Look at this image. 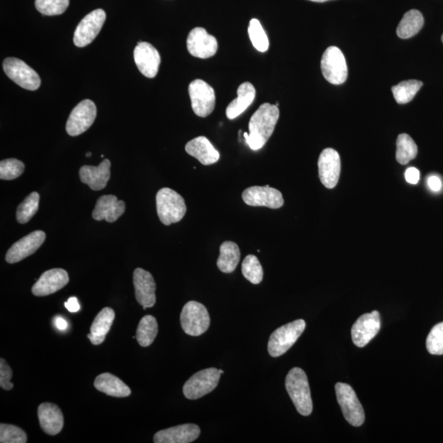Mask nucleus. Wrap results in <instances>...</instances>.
Instances as JSON below:
<instances>
[{
  "label": "nucleus",
  "instance_id": "10",
  "mask_svg": "<svg viewBox=\"0 0 443 443\" xmlns=\"http://www.w3.org/2000/svg\"><path fill=\"white\" fill-rule=\"evenodd\" d=\"M189 95L194 113L206 117L213 113L215 107V92L207 82L195 80L189 85Z\"/></svg>",
  "mask_w": 443,
  "mask_h": 443
},
{
  "label": "nucleus",
  "instance_id": "42",
  "mask_svg": "<svg viewBox=\"0 0 443 443\" xmlns=\"http://www.w3.org/2000/svg\"><path fill=\"white\" fill-rule=\"evenodd\" d=\"M405 177L407 183L410 184H417L420 180V173L415 168H409L406 170Z\"/></svg>",
  "mask_w": 443,
  "mask_h": 443
},
{
  "label": "nucleus",
  "instance_id": "31",
  "mask_svg": "<svg viewBox=\"0 0 443 443\" xmlns=\"http://www.w3.org/2000/svg\"><path fill=\"white\" fill-rule=\"evenodd\" d=\"M158 334V323L156 318L152 316H144L137 327L136 338L139 345L142 347H147L156 339Z\"/></svg>",
  "mask_w": 443,
  "mask_h": 443
},
{
  "label": "nucleus",
  "instance_id": "32",
  "mask_svg": "<svg viewBox=\"0 0 443 443\" xmlns=\"http://www.w3.org/2000/svg\"><path fill=\"white\" fill-rule=\"evenodd\" d=\"M418 153V147L409 135L401 134L396 141V161L405 166L410 161H413Z\"/></svg>",
  "mask_w": 443,
  "mask_h": 443
},
{
  "label": "nucleus",
  "instance_id": "6",
  "mask_svg": "<svg viewBox=\"0 0 443 443\" xmlns=\"http://www.w3.org/2000/svg\"><path fill=\"white\" fill-rule=\"evenodd\" d=\"M335 390L345 419L352 426H362L365 420L364 411L353 389L347 384L338 383Z\"/></svg>",
  "mask_w": 443,
  "mask_h": 443
},
{
  "label": "nucleus",
  "instance_id": "20",
  "mask_svg": "<svg viewBox=\"0 0 443 443\" xmlns=\"http://www.w3.org/2000/svg\"><path fill=\"white\" fill-rule=\"evenodd\" d=\"M69 282L68 272L63 269H53L44 272L33 287L35 296L46 297L54 294Z\"/></svg>",
  "mask_w": 443,
  "mask_h": 443
},
{
  "label": "nucleus",
  "instance_id": "24",
  "mask_svg": "<svg viewBox=\"0 0 443 443\" xmlns=\"http://www.w3.org/2000/svg\"><path fill=\"white\" fill-rule=\"evenodd\" d=\"M111 163L105 159L99 166H82L80 169V179L82 183L88 185L93 190L104 189L110 178Z\"/></svg>",
  "mask_w": 443,
  "mask_h": 443
},
{
  "label": "nucleus",
  "instance_id": "46",
  "mask_svg": "<svg viewBox=\"0 0 443 443\" xmlns=\"http://www.w3.org/2000/svg\"><path fill=\"white\" fill-rule=\"evenodd\" d=\"M309 1L316 2V3H323V2L329 1V0H309Z\"/></svg>",
  "mask_w": 443,
  "mask_h": 443
},
{
  "label": "nucleus",
  "instance_id": "15",
  "mask_svg": "<svg viewBox=\"0 0 443 443\" xmlns=\"http://www.w3.org/2000/svg\"><path fill=\"white\" fill-rule=\"evenodd\" d=\"M242 199L247 205L265 206L270 209H280L284 204L282 195L280 190L265 187H251L242 193Z\"/></svg>",
  "mask_w": 443,
  "mask_h": 443
},
{
  "label": "nucleus",
  "instance_id": "27",
  "mask_svg": "<svg viewBox=\"0 0 443 443\" xmlns=\"http://www.w3.org/2000/svg\"><path fill=\"white\" fill-rule=\"evenodd\" d=\"M255 98V89L253 85L246 81L238 89V98L231 101L226 108V115L233 120L243 113L253 103Z\"/></svg>",
  "mask_w": 443,
  "mask_h": 443
},
{
  "label": "nucleus",
  "instance_id": "28",
  "mask_svg": "<svg viewBox=\"0 0 443 443\" xmlns=\"http://www.w3.org/2000/svg\"><path fill=\"white\" fill-rule=\"evenodd\" d=\"M94 385L98 391L108 396H115V398H127L132 393L130 388L126 384L110 373L97 376Z\"/></svg>",
  "mask_w": 443,
  "mask_h": 443
},
{
  "label": "nucleus",
  "instance_id": "18",
  "mask_svg": "<svg viewBox=\"0 0 443 443\" xmlns=\"http://www.w3.org/2000/svg\"><path fill=\"white\" fill-rule=\"evenodd\" d=\"M46 235L43 231H35L18 241L8 251L5 260L8 264H15L28 258L44 243Z\"/></svg>",
  "mask_w": 443,
  "mask_h": 443
},
{
  "label": "nucleus",
  "instance_id": "3",
  "mask_svg": "<svg viewBox=\"0 0 443 443\" xmlns=\"http://www.w3.org/2000/svg\"><path fill=\"white\" fill-rule=\"evenodd\" d=\"M156 207L159 219L166 226L178 223L187 212V206L182 195L168 188L159 190Z\"/></svg>",
  "mask_w": 443,
  "mask_h": 443
},
{
  "label": "nucleus",
  "instance_id": "48",
  "mask_svg": "<svg viewBox=\"0 0 443 443\" xmlns=\"http://www.w3.org/2000/svg\"><path fill=\"white\" fill-rule=\"evenodd\" d=\"M442 43H443V35H442Z\"/></svg>",
  "mask_w": 443,
  "mask_h": 443
},
{
  "label": "nucleus",
  "instance_id": "4",
  "mask_svg": "<svg viewBox=\"0 0 443 443\" xmlns=\"http://www.w3.org/2000/svg\"><path fill=\"white\" fill-rule=\"evenodd\" d=\"M306 323L303 319L285 324L272 333L267 351L272 357H281L294 345L305 331Z\"/></svg>",
  "mask_w": 443,
  "mask_h": 443
},
{
  "label": "nucleus",
  "instance_id": "5",
  "mask_svg": "<svg viewBox=\"0 0 443 443\" xmlns=\"http://www.w3.org/2000/svg\"><path fill=\"white\" fill-rule=\"evenodd\" d=\"M183 331L190 336L198 337L208 330L210 324L207 309L197 301H189L184 306L181 316Z\"/></svg>",
  "mask_w": 443,
  "mask_h": 443
},
{
  "label": "nucleus",
  "instance_id": "38",
  "mask_svg": "<svg viewBox=\"0 0 443 443\" xmlns=\"http://www.w3.org/2000/svg\"><path fill=\"white\" fill-rule=\"evenodd\" d=\"M28 435L20 427L12 425H0V442L1 443H25Z\"/></svg>",
  "mask_w": 443,
  "mask_h": 443
},
{
  "label": "nucleus",
  "instance_id": "33",
  "mask_svg": "<svg viewBox=\"0 0 443 443\" xmlns=\"http://www.w3.org/2000/svg\"><path fill=\"white\" fill-rule=\"evenodd\" d=\"M422 86H423V82L420 81H404L393 86L391 91L393 93L396 101L400 105H404L414 99Z\"/></svg>",
  "mask_w": 443,
  "mask_h": 443
},
{
  "label": "nucleus",
  "instance_id": "23",
  "mask_svg": "<svg viewBox=\"0 0 443 443\" xmlns=\"http://www.w3.org/2000/svg\"><path fill=\"white\" fill-rule=\"evenodd\" d=\"M38 418L41 429L45 434L54 436L63 430L64 415L58 405L48 403L40 405Z\"/></svg>",
  "mask_w": 443,
  "mask_h": 443
},
{
  "label": "nucleus",
  "instance_id": "35",
  "mask_svg": "<svg viewBox=\"0 0 443 443\" xmlns=\"http://www.w3.org/2000/svg\"><path fill=\"white\" fill-rule=\"evenodd\" d=\"M40 195L38 192L30 193L18 206L17 221L19 224H27L37 214L39 208Z\"/></svg>",
  "mask_w": 443,
  "mask_h": 443
},
{
  "label": "nucleus",
  "instance_id": "29",
  "mask_svg": "<svg viewBox=\"0 0 443 443\" xmlns=\"http://www.w3.org/2000/svg\"><path fill=\"white\" fill-rule=\"evenodd\" d=\"M217 266L221 272L231 274L238 265L241 259L239 246L233 241H224L220 246Z\"/></svg>",
  "mask_w": 443,
  "mask_h": 443
},
{
  "label": "nucleus",
  "instance_id": "25",
  "mask_svg": "<svg viewBox=\"0 0 443 443\" xmlns=\"http://www.w3.org/2000/svg\"><path fill=\"white\" fill-rule=\"evenodd\" d=\"M185 151L197 159L204 166H211L219 161L220 154L205 137H198L185 145Z\"/></svg>",
  "mask_w": 443,
  "mask_h": 443
},
{
  "label": "nucleus",
  "instance_id": "12",
  "mask_svg": "<svg viewBox=\"0 0 443 443\" xmlns=\"http://www.w3.org/2000/svg\"><path fill=\"white\" fill-rule=\"evenodd\" d=\"M106 13L103 9H96L82 19L74 33V44L77 47H85L94 40L104 25Z\"/></svg>",
  "mask_w": 443,
  "mask_h": 443
},
{
  "label": "nucleus",
  "instance_id": "44",
  "mask_svg": "<svg viewBox=\"0 0 443 443\" xmlns=\"http://www.w3.org/2000/svg\"><path fill=\"white\" fill-rule=\"evenodd\" d=\"M64 306L69 312L76 313L80 310V304L77 298L70 297L68 301L65 302Z\"/></svg>",
  "mask_w": 443,
  "mask_h": 443
},
{
  "label": "nucleus",
  "instance_id": "2",
  "mask_svg": "<svg viewBox=\"0 0 443 443\" xmlns=\"http://www.w3.org/2000/svg\"><path fill=\"white\" fill-rule=\"evenodd\" d=\"M286 389L299 413L304 416L310 415L313 403L305 371L297 367L292 369L287 375Z\"/></svg>",
  "mask_w": 443,
  "mask_h": 443
},
{
  "label": "nucleus",
  "instance_id": "11",
  "mask_svg": "<svg viewBox=\"0 0 443 443\" xmlns=\"http://www.w3.org/2000/svg\"><path fill=\"white\" fill-rule=\"evenodd\" d=\"M96 106L90 100H82L77 105L67 122L66 130L71 137H76L88 130L96 118Z\"/></svg>",
  "mask_w": 443,
  "mask_h": 443
},
{
  "label": "nucleus",
  "instance_id": "8",
  "mask_svg": "<svg viewBox=\"0 0 443 443\" xmlns=\"http://www.w3.org/2000/svg\"><path fill=\"white\" fill-rule=\"evenodd\" d=\"M321 70L329 84L341 85L347 79L348 69L346 59L336 46L328 47L321 59Z\"/></svg>",
  "mask_w": 443,
  "mask_h": 443
},
{
  "label": "nucleus",
  "instance_id": "34",
  "mask_svg": "<svg viewBox=\"0 0 443 443\" xmlns=\"http://www.w3.org/2000/svg\"><path fill=\"white\" fill-rule=\"evenodd\" d=\"M241 271L246 280L253 284H259L263 280V277H264V271H263L260 262L254 255H249L246 257L243 263H242Z\"/></svg>",
  "mask_w": 443,
  "mask_h": 443
},
{
  "label": "nucleus",
  "instance_id": "26",
  "mask_svg": "<svg viewBox=\"0 0 443 443\" xmlns=\"http://www.w3.org/2000/svg\"><path fill=\"white\" fill-rule=\"evenodd\" d=\"M115 318V312L112 308L105 307L97 314L91 326V333L87 335L93 345H100L105 342L106 335Z\"/></svg>",
  "mask_w": 443,
  "mask_h": 443
},
{
  "label": "nucleus",
  "instance_id": "45",
  "mask_svg": "<svg viewBox=\"0 0 443 443\" xmlns=\"http://www.w3.org/2000/svg\"><path fill=\"white\" fill-rule=\"evenodd\" d=\"M55 326L60 331H64L69 327L68 323L65 321L63 317L58 316L55 318Z\"/></svg>",
  "mask_w": 443,
  "mask_h": 443
},
{
  "label": "nucleus",
  "instance_id": "37",
  "mask_svg": "<svg viewBox=\"0 0 443 443\" xmlns=\"http://www.w3.org/2000/svg\"><path fill=\"white\" fill-rule=\"evenodd\" d=\"M70 0H35V8L46 16L63 14L69 6Z\"/></svg>",
  "mask_w": 443,
  "mask_h": 443
},
{
  "label": "nucleus",
  "instance_id": "19",
  "mask_svg": "<svg viewBox=\"0 0 443 443\" xmlns=\"http://www.w3.org/2000/svg\"><path fill=\"white\" fill-rule=\"evenodd\" d=\"M133 283L137 301L144 310L151 308L156 303V284L151 272L138 267L134 271Z\"/></svg>",
  "mask_w": 443,
  "mask_h": 443
},
{
  "label": "nucleus",
  "instance_id": "39",
  "mask_svg": "<svg viewBox=\"0 0 443 443\" xmlns=\"http://www.w3.org/2000/svg\"><path fill=\"white\" fill-rule=\"evenodd\" d=\"M24 168V163L18 159H4L0 163V178L2 180L16 179L23 173Z\"/></svg>",
  "mask_w": 443,
  "mask_h": 443
},
{
  "label": "nucleus",
  "instance_id": "9",
  "mask_svg": "<svg viewBox=\"0 0 443 443\" xmlns=\"http://www.w3.org/2000/svg\"><path fill=\"white\" fill-rule=\"evenodd\" d=\"M3 67L5 74L23 89L28 91L39 89L41 80L38 74L23 60L7 58L4 61Z\"/></svg>",
  "mask_w": 443,
  "mask_h": 443
},
{
  "label": "nucleus",
  "instance_id": "47",
  "mask_svg": "<svg viewBox=\"0 0 443 443\" xmlns=\"http://www.w3.org/2000/svg\"><path fill=\"white\" fill-rule=\"evenodd\" d=\"M91 152L86 153V157H91Z\"/></svg>",
  "mask_w": 443,
  "mask_h": 443
},
{
  "label": "nucleus",
  "instance_id": "17",
  "mask_svg": "<svg viewBox=\"0 0 443 443\" xmlns=\"http://www.w3.org/2000/svg\"><path fill=\"white\" fill-rule=\"evenodd\" d=\"M134 60L139 71L144 76L148 79L156 76L161 63V57L151 44L139 42L134 50Z\"/></svg>",
  "mask_w": 443,
  "mask_h": 443
},
{
  "label": "nucleus",
  "instance_id": "30",
  "mask_svg": "<svg viewBox=\"0 0 443 443\" xmlns=\"http://www.w3.org/2000/svg\"><path fill=\"white\" fill-rule=\"evenodd\" d=\"M425 23L422 13L416 9L407 12L401 19L396 33L401 39H409L414 37L423 28Z\"/></svg>",
  "mask_w": 443,
  "mask_h": 443
},
{
  "label": "nucleus",
  "instance_id": "40",
  "mask_svg": "<svg viewBox=\"0 0 443 443\" xmlns=\"http://www.w3.org/2000/svg\"><path fill=\"white\" fill-rule=\"evenodd\" d=\"M427 352L432 355H443V322L436 324L426 340Z\"/></svg>",
  "mask_w": 443,
  "mask_h": 443
},
{
  "label": "nucleus",
  "instance_id": "14",
  "mask_svg": "<svg viewBox=\"0 0 443 443\" xmlns=\"http://www.w3.org/2000/svg\"><path fill=\"white\" fill-rule=\"evenodd\" d=\"M319 179L324 187L333 189L336 187L341 173V159L339 154L332 148L323 149L319 156Z\"/></svg>",
  "mask_w": 443,
  "mask_h": 443
},
{
  "label": "nucleus",
  "instance_id": "7",
  "mask_svg": "<svg viewBox=\"0 0 443 443\" xmlns=\"http://www.w3.org/2000/svg\"><path fill=\"white\" fill-rule=\"evenodd\" d=\"M220 376V369L215 368L199 371L184 384V396L189 400H197L202 398L217 388Z\"/></svg>",
  "mask_w": 443,
  "mask_h": 443
},
{
  "label": "nucleus",
  "instance_id": "22",
  "mask_svg": "<svg viewBox=\"0 0 443 443\" xmlns=\"http://www.w3.org/2000/svg\"><path fill=\"white\" fill-rule=\"evenodd\" d=\"M126 205L115 195H105L98 199L92 217L96 221L106 220L113 223L125 214Z\"/></svg>",
  "mask_w": 443,
  "mask_h": 443
},
{
  "label": "nucleus",
  "instance_id": "13",
  "mask_svg": "<svg viewBox=\"0 0 443 443\" xmlns=\"http://www.w3.org/2000/svg\"><path fill=\"white\" fill-rule=\"evenodd\" d=\"M381 328L380 313L377 311L364 313L354 323L352 328L353 343L364 347L379 333Z\"/></svg>",
  "mask_w": 443,
  "mask_h": 443
},
{
  "label": "nucleus",
  "instance_id": "36",
  "mask_svg": "<svg viewBox=\"0 0 443 443\" xmlns=\"http://www.w3.org/2000/svg\"><path fill=\"white\" fill-rule=\"evenodd\" d=\"M249 37L252 45L260 52H266L270 47V41L259 20H251L248 28Z\"/></svg>",
  "mask_w": 443,
  "mask_h": 443
},
{
  "label": "nucleus",
  "instance_id": "16",
  "mask_svg": "<svg viewBox=\"0 0 443 443\" xmlns=\"http://www.w3.org/2000/svg\"><path fill=\"white\" fill-rule=\"evenodd\" d=\"M189 53L200 59H209L217 53L218 42L202 28L190 30L187 40Z\"/></svg>",
  "mask_w": 443,
  "mask_h": 443
},
{
  "label": "nucleus",
  "instance_id": "41",
  "mask_svg": "<svg viewBox=\"0 0 443 443\" xmlns=\"http://www.w3.org/2000/svg\"><path fill=\"white\" fill-rule=\"evenodd\" d=\"M13 370L4 359H0V386L4 390L9 391L13 389L11 383Z\"/></svg>",
  "mask_w": 443,
  "mask_h": 443
},
{
  "label": "nucleus",
  "instance_id": "21",
  "mask_svg": "<svg viewBox=\"0 0 443 443\" xmlns=\"http://www.w3.org/2000/svg\"><path fill=\"white\" fill-rule=\"evenodd\" d=\"M200 435L198 425H182L169 427L156 432L154 436L156 443H190L197 440Z\"/></svg>",
  "mask_w": 443,
  "mask_h": 443
},
{
  "label": "nucleus",
  "instance_id": "1",
  "mask_svg": "<svg viewBox=\"0 0 443 443\" xmlns=\"http://www.w3.org/2000/svg\"><path fill=\"white\" fill-rule=\"evenodd\" d=\"M278 118L280 110L277 106L269 103L263 104L251 118L250 133H244L247 145L253 151L263 148L274 133Z\"/></svg>",
  "mask_w": 443,
  "mask_h": 443
},
{
  "label": "nucleus",
  "instance_id": "43",
  "mask_svg": "<svg viewBox=\"0 0 443 443\" xmlns=\"http://www.w3.org/2000/svg\"><path fill=\"white\" fill-rule=\"evenodd\" d=\"M427 185L432 190V192H439L442 189V181L440 178L437 176H430L427 178Z\"/></svg>",
  "mask_w": 443,
  "mask_h": 443
}]
</instances>
